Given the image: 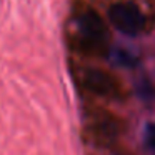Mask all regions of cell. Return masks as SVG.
Masks as SVG:
<instances>
[{
  "instance_id": "cell-1",
  "label": "cell",
  "mask_w": 155,
  "mask_h": 155,
  "mask_svg": "<svg viewBox=\"0 0 155 155\" xmlns=\"http://www.w3.org/2000/svg\"><path fill=\"white\" fill-rule=\"evenodd\" d=\"M78 45L87 54H104L108 44V32L100 15L92 8H80L75 14Z\"/></svg>"
},
{
  "instance_id": "cell-2",
  "label": "cell",
  "mask_w": 155,
  "mask_h": 155,
  "mask_svg": "<svg viewBox=\"0 0 155 155\" xmlns=\"http://www.w3.org/2000/svg\"><path fill=\"white\" fill-rule=\"evenodd\" d=\"M108 18L112 25L125 35H137L143 28V15L134 2L114 4L108 10Z\"/></svg>"
},
{
  "instance_id": "cell-3",
  "label": "cell",
  "mask_w": 155,
  "mask_h": 155,
  "mask_svg": "<svg viewBox=\"0 0 155 155\" xmlns=\"http://www.w3.org/2000/svg\"><path fill=\"white\" fill-rule=\"evenodd\" d=\"M84 85L100 97H115L118 94V84L110 74L97 68H90L84 74Z\"/></svg>"
},
{
  "instance_id": "cell-4",
  "label": "cell",
  "mask_w": 155,
  "mask_h": 155,
  "mask_svg": "<svg viewBox=\"0 0 155 155\" xmlns=\"http://www.w3.org/2000/svg\"><path fill=\"white\" fill-rule=\"evenodd\" d=\"M143 140H145V145L155 153V124L147 125L145 134H143Z\"/></svg>"
},
{
  "instance_id": "cell-5",
  "label": "cell",
  "mask_w": 155,
  "mask_h": 155,
  "mask_svg": "<svg viewBox=\"0 0 155 155\" xmlns=\"http://www.w3.org/2000/svg\"><path fill=\"white\" fill-rule=\"evenodd\" d=\"M114 62L118 65H125V67H128V65H134L135 60L130 57V54H127V52H117L114 57Z\"/></svg>"
}]
</instances>
